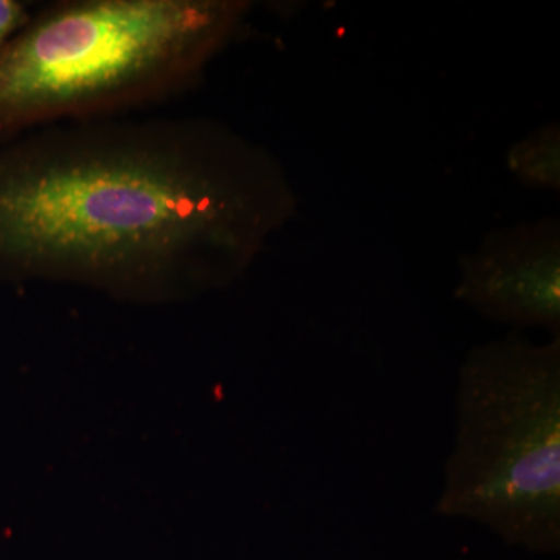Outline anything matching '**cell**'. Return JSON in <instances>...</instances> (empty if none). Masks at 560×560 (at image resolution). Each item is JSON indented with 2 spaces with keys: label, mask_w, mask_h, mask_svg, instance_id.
<instances>
[{
  "label": "cell",
  "mask_w": 560,
  "mask_h": 560,
  "mask_svg": "<svg viewBox=\"0 0 560 560\" xmlns=\"http://www.w3.org/2000/svg\"><path fill=\"white\" fill-rule=\"evenodd\" d=\"M250 0H61L0 51V143L110 119L197 88L245 27Z\"/></svg>",
  "instance_id": "2"
},
{
  "label": "cell",
  "mask_w": 560,
  "mask_h": 560,
  "mask_svg": "<svg viewBox=\"0 0 560 560\" xmlns=\"http://www.w3.org/2000/svg\"><path fill=\"white\" fill-rule=\"evenodd\" d=\"M298 213L267 147L212 117L69 121L0 143V280L168 302L226 289Z\"/></svg>",
  "instance_id": "1"
},
{
  "label": "cell",
  "mask_w": 560,
  "mask_h": 560,
  "mask_svg": "<svg viewBox=\"0 0 560 560\" xmlns=\"http://www.w3.org/2000/svg\"><path fill=\"white\" fill-rule=\"evenodd\" d=\"M455 298L495 323L560 335V221L489 231L458 260Z\"/></svg>",
  "instance_id": "4"
},
{
  "label": "cell",
  "mask_w": 560,
  "mask_h": 560,
  "mask_svg": "<svg viewBox=\"0 0 560 560\" xmlns=\"http://www.w3.org/2000/svg\"><path fill=\"white\" fill-rule=\"evenodd\" d=\"M32 14L18 0H0V51L28 24Z\"/></svg>",
  "instance_id": "6"
},
{
  "label": "cell",
  "mask_w": 560,
  "mask_h": 560,
  "mask_svg": "<svg viewBox=\"0 0 560 560\" xmlns=\"http://www.w3.org/2000/svg\"><path fill=\"white\" fill-rule=\"evenodd\" d=\"M506 167L529 189L560 191V125L547 121L506 151Z\"/></svg>",
  "instance_id": "5"
},
{
  "label": "cell",
  "mask_w": 560,
  "mask_h": 560,
  "mask_svg": "<svg viewBox=\"0 0 560 560\" xmlns=\"http://www.w3.org/2000/svg\"><path fill=\"white\" fill-rule=\"evenodd\" d=\"M452 451L434 514L508 547L560 551V335L474 346L456 378Z\"/></svg>",
  "instance_id": "3"
}]
</instances>
